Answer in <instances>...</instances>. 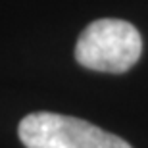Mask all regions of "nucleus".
I'll use <instances>...</instances> for the list:
<instances>
[{"mask_svg":"<svg viewBox=\"0 0 148 148\" xmlns=\"http://www.w3.org/2000/svg\"><path fill=\"white\" fill-rule=\"evenodd\" d=\"M140 52V33L123 19H96L87 25L75 44V60L83 67L106 73L131 69Z\"/></svg>","mask_w":148,"mask_h":148,"instance_id":"obj_1","label":"nucleus"},{"mask_svg":"<svg viewBox=\"0 0 148 148\" xmlns=\"http://www.w3.org/2000/svg\"><path fill=\"white\" fill-rule=\"evenodd\" d=\"M25 148H131L121 137L69 115L37 112L17 127Z\"/></svg>","mask_w":148,"mask_h":148,"instance_id":"obj_2","label":"nucleus"}]
</instances>
